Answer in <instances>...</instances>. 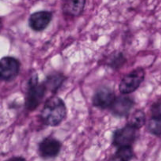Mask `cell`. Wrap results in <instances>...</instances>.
Returning <instances> with one entry per match:
<instances>
[{
  "label": "cell",
  "mask_w": 161,
  "mask_h": 161,
  "mask_svg": "<svg viewBox=\"0 0 161 161\" xmlns=\"http://www.w3.org/2000/svg\"><path fill=\"white\" fill-rule=\"evenodd\" d=\"M67 116L65 103L61 97L53 96L46 101L40 113L42 122L47 126L56 127L60 125Z\"/></svg>",
  "instance_id": "6da1fadb"
},
{
  "label": "cell",
  "mask_w": 161,
  "mask_h": 161,
  "mask_svg": "<svg viewBox=\"0 0 161 161\" xmlns=\"http://www.w3.org/2000/svg\"><path fill=\"white\" fill-rule=\"evenodd\" d=\"M61 146V142L58 139L52 137H47L39 143V153L42 158H53L59 154Z\"/></svg>",
  "instance_id": "ba28073f"
},
{
  "label": "cell",
  "mask_w": 161,
  "mask_h": 161,
  "mask_svg": "<svg viewBox=\"0 0 161 161\" xmlns=\"http://www.w3.org/2000/svg\"><path fill=\"white\" fill-rule=\"evenodd\" d=\"M126 61L127 59L122 53H117L109 57L107 64L113 69H118V68H120L126 62Z\"/></svg>",
  "instance_id": "5bb4252c"
},
{
  "label": "cell",
  "mask_w": 161,
  "mask_h": 161,
  "mask_svg": "<svg viewBox=\"0 0 161 161\" xmlns=\"http://www.w3.org/2000/svg\"><path fill=\"white\" fill-rule=\"evenodd\" d=\"M146 124V115L142 110H137L130 116L127 124L139 130Z\"/></svg>",
  "instance_id": "7c38bea8"
},
{
  "label": "cell",
  "mask_w": 161,
  "mask_h": 161,
  "mask_svg": "<svg viewBox=\"0 0 161 161\" xmlns=\"http://www.w3.org/2000/svg\"><path fill=\"white\" fill-rule=\"evenodd\" d=\"M6 161H26L25 158L23 157H11L9 158V160H7Z\"/></svg>",
  "instance_id": "ac0fdd59"
},
{
  "label": "cell",
  "mask_w": 161,
  "mask_h": 161,
  "mask_svg": "<svg viewBox=\"0 0 161 161\" xmlns=\"http://www.w3.org/2000/svg\"><path fill=\"white\" fill-rule=\"evenodd\" d=\"M47 87L44 83L39 82V76L36 74L30 78L28 83V88L25 94V105L28 111H33L36 109L42 102Z\"/></svg>",
  "instance_id": "7a4b0ae2"
},
{
  "label": "cell",
  "mask_w": 161,
  "mask_h": 161,
  "mask_svg": "<svg viewBox=\"0 0 161 161\" xmlns=\"http://www.w3.org/2000/svg\"><path fill=\"white\" fill-rule=\"evenodd\" d=\"M64 81V76L63 74L59 72H54L47 77V80L44 82V85L47 87V90L56 93L58 91L62 83Z\"/></svg>",
  "instance_id": "8fae6325"
},
{
  "label": "cell",
  "mask_w": 161,
  "mask_h": 161,
  "mask_svg": "<svg viewBox=\"0 0 161 161\" xmlns=\"http://www.w3.org/2000/svg\"><path fill=\"white\" fill-rule=\"evenodd\" d=\"M52 18L53 14L50 11H37L30 15L28 18V25L33 31H43L50 25Z\"/></svg>",
  "instance_id": "52a82bcc"
},
{
  "label": "cell",
  "mask_w": 161,
  "mask_h": 161,
  "mask_svg": "<svg viewBox=\"0 0 161 161\" xmlns=\"http://www.w3.org/2000/svg\"><path fill=\"white\" fill-rule=\"evenodd\" d=\"M134 105H135V102L131 97L123 94V96L116 97L110 109L114 116L124 117V116H128Z\"/></svg>",
  "instance_id": "9c48e42d"
},
{
  "label": "cell",
  "mask_w": 161,
  "mask_h": 161,
  "mask_svg": "<svg viewBox=\"0 0 161 161\" xmlns=\"http://www.w3.org/2000/svg\"><path fill=\"white\" fill-rule=\"evenodd\" d=\"M116 154L119 156V157L125 159V160L127 161H130V160H132V158H133L134 157L133 149H132L131 146H126V147L118 148Z\"/></svg>",
  "instance_id": "9a60e30c"
},
{
  "label": "cell",
  "mask_w": 161,
  "mask_h": 161,
  "mask_svg": "<svg viewBox=\"0 0 161 161\" xmlns=\"http://www.w3.org/2000/svg\"><path fill=\"white\" fill-rule=\"evenodd\" d=\"M148 130L155 136H161V115L151 116L148 124Z\"/></svg>",
  "instance_id": "4fadbf2b"
},
{
  "label": "cell",
  "mask_w": 161,
  "mask_h": 161,
  "mask_svg": "<svg viewBox=\"0 0 161 161\" xmlns=\"http://www.w3.org/2000/svg\"><path fill=\"white\" fill-rule=\"evenodd\" d=\"M110 161H127V160H126L125 159L122 158V157H119L118 155L115 154V155L112 157V159L110 160Z\"/></svg>",
  "instance_id": "e0dca14e"
},
{
  "label": "cell",
  "mask_w": 161,
  "mask_h": 161,
  "mask_svg": "<svg viewBox=\"0 0 161 161\" xmlns=\"http://www.w3.org/2000/svg\"><path fill=\"white\" fill-rule=\"evenodd\" d=\"M145 79V71L142 68H138L126 75L121 80L119 85V92L124 95L135 92L140 86Z\"/></svg>",
  "instance_id": "3957f363"
},
{
  "label": "cell",
  "mask_w": 161,
  "mask_h": 161,
  "mask_svg": "<svg viewBox=\"0 0 161 161\" xmlns=\"http://www.w3.org/2000/svg\"><path fill=\"white\" fill-rule=\"evenodd\" d=\"M161 115V102L154 103L151 107V116Z\"/></svg>",
  "instance_id": "2e32d148"
},
{
  "label": "cell",
  "mask_w": 161,
  "mask_h": 161,
  "mask_svg": "<svg viewBox=\"0 0 161 161\" xmlns=\"http://www.w3.org/2000/svg\"><path fill=\"white\" fill-rule=\"evenodd\" d=\"M0 77L3 81L9 82L16 78L20 72V63L14 57H4L0 61Z\"/></svg>",
  "instance_id": "5b68a950"
},
{
  "label": "cell",
  "mask_w": 161,
  "mask_h": 161,
  "mask_svg": "<svg viewBox=\"0 0 161 161\" xmlns=\"http://www.w3.org/2000/svg\"><path fill=\"white\" fill-rule=\"evenodd\" d=\"M116 97L114 91L111 88L108 86L100 87L93 96V105L100 109L111 108Z\"/></svg>",
  "instance_id": "8992f818"
},
{
  "label": "cell",
  "mask_w": 161,
  "mask_h": 161,
  "mask_svg": "<svg viewBox=\"0 0 161 161\" xmlns=\"http://www.w3.org/2000/svg\"><path fill=\"white\" fill-rule=\"evenodd\" d=\"M86 0H64L63 3L62 10L64 14L78 17L84 10Z\"/></svg>",
  "instance_id": "30bf717a"
},
{
  "label": "cell",
  "mask_w": 161,
  "mask_h": 161,
  "mask_svg": "<svg viewBox=\"0 0 161 161\" xmlns=\"http://www.w3.org/2000/svg\"><path fill=\"white\" fill-rule=\"evenodd\" d=\"M138 129L129 124L117 129L113 133V145L117 148L132 146L138 138Z\"/></svg>",
  "instance_id": "277c9868"
},
{
  "label": "cell",
  "mask_w": 161,
  "mask_h": 161,
  "mask_svg": "<svg viewBox=\"0 0 161 161\" xmlns=\"http://www.w3.org/2000/svg\"><path fill=\"white\" fill-rule=\"evenodd\" d=\"M114 1H116V0H114Z\"/></svg>",
  "instance_id": "d6986e66"
}]
</instances>
